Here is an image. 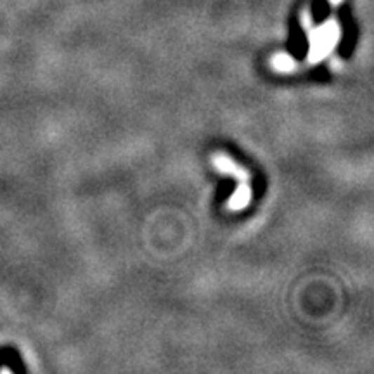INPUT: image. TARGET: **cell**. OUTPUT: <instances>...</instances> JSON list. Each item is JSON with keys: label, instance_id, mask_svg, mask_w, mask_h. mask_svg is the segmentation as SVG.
I'll use <instances>...</instances> for the list:
<instances>
[{"label": "cell", "instance_id": "cell-1", "mask_svg": "<svg viewBox=\"0 0 374 374\" xmlns=\"http://www.w3.org/2000/svg\"><path fill=\"white\" fill-rule=\"evenodd\" d=\"M338 36V25L333 23V21L322 25L321 28L314 29L312 35H310V59L312 61H319V59L324 58L335 47Z\"/></svg>", "mask_w": 374, "mask_h": 374}, {"label": "cell", "instance_id": "cell-2", "mask_svg": "<svg viewBox=\"0 0 374 374\" xmlns=\"http://www.w3.org/2000/svg\"><path fill=\"white\" fill-rule=\"evenodd\" d=\"M215 166H217L220 172H225V173H232V175H238L239 179H246V173L243 172V170L238 168V165H234L231 160H229L227 156H224V154H218V156H215Z\"/></svg>", "mask_w": 374, "mask_h": 374}, {"label": "cell", "instance_id": "cell-3", "mask_svg": "<svg viewBox=\"0 0 374 374\" xmlns=\"http://www.w3.org/2000/svg\"><path fill=\"white\" fill-rule=\"evenodd\" d=\"M250 199H251V189L248 187L246 184H243V186L234 192V196H232L231 201H229V206H231L232 210H241L250 203Z\"/></svg>", "mask_w": 374, "mask_h": 374}, {"label": "cell", "instance_id": "cell-4", "mask_svg": "<svg viewBox=\"0 0 374 374\" xmlns=\"http://www.w3.org/2000/svg\"><path fill=\"white\" fill-rule=\"evenodd\" d=\"M272 65H274V68L279 69V72H291L295 62H293V59H291V55L279 54L272 59Z\"/></svg>", "mask_w": 374, "mask_h": 374}, {"label": "cell", "instance_id": "cell-5", "mask_svg": "<svg viewBox=\"0 0 374 374\" xmlns=\"http://www.w3.org/2000/svg\"><path fill=\"white\" fill-rule=\"evenodd\" d=\"M326 11H328V6L324 4V0H319V4H317V7H316V18L324 16Z\"/></svg>", "mask_w": 374, "mask_h": 374}, {"label": "cell", "instance_id": "cell-6", "mask_svg": "<svg viewBox=\"0 0 374 374\" xmlns=\"http://www.w3.org/2000/svg\"><path fill=\"white\" fill-rule=\"evenodd\" d=\"M342 2V0H331V4H340Z\"/></svg>", "mask_w": 374, "mask_h": 374}]
</instances>
